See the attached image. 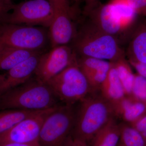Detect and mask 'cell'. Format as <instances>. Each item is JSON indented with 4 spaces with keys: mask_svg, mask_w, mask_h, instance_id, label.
Returning <instances> with one entry per match:
<instances>
[{
    "mask_svg": "<svg viewBox=\"0 0 146 146\" xmlns=\"http://www.w3.org/2000/svg\"><path fill=\"white\" fill-rule=\"evenodd\" d=\"M58 100L46 83L33 77L28 81L0 95V110L40 111L59 105Z\"/></svg>",
    "mask_w": 146,
    "mask_h": 146,
    "instance_id": "cell-1",
    "label": "cell"
},
{
    "mask_svg": "<svg viewBox=\"0 0 146 146\" xmlns=\"http://www.w3.org/2000/svg\"><path fill=\"white\" fill-rule=\"evenodd\" d=\"M80 102L72 136L91 144L97 133L114 119V108L101 95L88 96Z\"/></svg>",
    "mask_w": 146,
    "mask_h": 146,
    "instance_id": "cell-2",
    "label": "cell"
},
{
    "mask_svg": "<svg viewBox=\"0 0 146 146\" xmlns=\"http://www.w3.org/2000/svg\"><path fill=\"white\" fill-rule=\"evenodd\" d=\"M72 43L77 56L95 58L110 62L125 58L120 40L99 29L90 22L78 31Z\"/></svg>",
    "mask_w": 146,
    "mask_h": 146,
    "instance_id": "cell-3",
    "label": "cell"
},
{
    "mask_svg": "<svg viewBox=\"0 0 146 146\" xmlns=\"http://www.w3.org/2000/svg\"><path fill=\"white\" fill-rule=\"evenodd\" d=\"M49 43L46 28L9 23L0 25V52L13 49L44 52Z\"/></svg>",
    "mask_w": 146,
    "mask_h": 146,
    "instance_id": "cell-4",
    "label": "cell"
},
{
    "mask_svg": "<svg viewBox=\"0 0 146 146\" xmlns=\"http://www.w3.org/2000/svg\"><path fill=\"white\" fill-rule=\"evenodd\" d=\"M58 100L73 105L80 102L91 93L86 77L78 63V56L61 72L46 83Z\"/></svg>",
    "mask_w": 146,
    "mask_h": 146,
    "instance_id": "cell-5",
    "label": "cell"
},
{
    "mask_svg": "<svg viewBox=\"0 0 146 146\" xmlns=\"http://www.w3.org/2000/svg\"><path fill=\"white\" fill-rule=\"evenodd\" d=\"M76 110L71 105H58L44 120L39 143L42 146H65L72 136Z\"/></svg>",
    "mask_w": 146,
    "mask_h": 146,
    "instance_id": "cell-6",
    "label": "cell"
},
{
    "mask_svg": "<svg viewBox=\"0 0 146 146\" xmlns=\"http://www.w3.org/2000/svg\"><path fill=\"white\" fill-rule=\"evenodd\" d=\"M53 17V7L48 0H29L14 4L5 23L49 28Z\"/></svg>",
    "mask_w": 146,
    "mask_h": 146,
    "instance_id": "cell-7",
    "label": "cell"
},
{
    "mask_svg": "<svg viewBox=\"0 0 146 146\" xmlns=\"http://www.w3.org/2000/svg\"><path fill=\"white\" fill-rule=\"evenodd\" d=\"M50 2L54 9L53 18L48 28L51 48L69 45L78 31L73 21L69 0H54Z\"/></svg>",
    "mask_w": 146,
    "mask_h": 146,
    "instance_id": "cell-8",
    "label": "cell"
},
{
    "mask_svg": "<svg viewBox=\"0 0 146 146\" xmlns=\"http://www.w3.org/2000/svg\"><path fill=\"white\" fill-rule=\"evenodd\" d=\"M77 57L72 48L69 45L52 48L49 51L41 55L35 77L46 83L68 67Z\"/></svg>",
    "mask_w": 146,
    "mask_h": 146,
    "instance_id": "cell-9",
    "label": "cell"
},
{
    "mask_svg": "<svg viewBox=\"0 0 146 146\" xmlns=\"http://www.w3.org/2000/svg\"><path fill=\"white\" fill-rule=\"evenodd\" d=\"M56 107L43 110L18 123L8 131L0 135V145L39 142V133L44 120Z\"/></svg>",
    "mask_w": 146,
    "mask_h": 146,
    "instance_id": "cell-10",
    "label": "cell"
},
{
    "mask_svg": "<svg viewBox=\"0 0 146 146\" xmlns=\"http://www.w3.org/2000/svg\"><path fill=\"white\" fill-rule=\"evenodd\" d=\"M36 53L27 59L0 74V95L28 81L35 75L40 56Z\"/></svg>",
    "mask_w": 146,
    "mask_h": 146,
    "instance_id": "cell-11",
    "label": "cell"
},
{
    "mask_svg": "<svg viewBox=\"0 0 146 146\" xmlns=\"http://www.w3.org/2000/svg\"><path fill=\"white\" fill-rule=\"evenodd\" d=\"M90 18V23L96 27L120 40L125 32L113 16L108 4L98 3L85 10Z\"/></svg>",
    "mask_w": 146,
    "mask_h": 146,
    "instance_id": "cell-12",
    "label": "cell"
},
{
    "mask_svg": "<svg viewBox=\"0 0 146 146\" xmlns=\"http://www.w3.org/2000/svg\"><path fill=\"white\" fill-rule=\"evenodd\" d=\"M112 104L115 116L120 117L129 124L146 114L145 103L137 100L132 97L126 96Z\"/></svg>",
    "mask_w": 146,
    "mask_h": 146,
    "instance_id": "cell-13",
    "label": "cell"
},
{
    "mask_svg": "<svg viewBox=\"0 0 146 146\" xmlns=\"http://www.w3.org/2000/svg\"><path fill=\"white\" fill-rule=\"evenodd\" d=\"M100 90L101 95L112 104L115 103L126 97L122 84L112 63Z\"/></svg>",
    "mask_w": 146,
    "mask_h": 146,
    "instance_id": "cell-14",
    "label": "cell"
},
{
    "mask_svg": "<svg viewBox=\"0 0 146 146\" xmlns=\"http://www.w3.org/2000/svg\"><path fill=\"white\" fill-rule=\"evenodd\" d=\"M108 3L113 16L126 32L133 25L137 16L129 0H110Z\"/></svg>",
    "mask_w": 146,
    "mask_h": 146,
    "instance_id": "cell-15",
    "label": "cell"
},
{
    "mask_svg": "<svg viewBox=\"0 0 146 146\" xmlns=\"http://www.w3.org/2000/svg\"><path fill=\"white\" fill-rule=\"evenodd\" d=\"M129 61L146 63V24L140 25L133 33L127 50Z\"/></svg>",
    "mask_w": 146,
    "mask_h": 146,
    "instance_id": "cell-16",
    "label": "cell"
},
{
    "mask_svg": "<svg viewBox=\"0 0 146 146\" xmlns=\"http://www.w3.org/2000/svg\"><path fill=\"white\" fill-rule=\"evenodd\" d=\"M120 136V124L112 119L97 133L91 146H117Z\"/></svg>",
    "mask_w": 146,
    "mask_h": 146,
    "instance_id": "cell-17",
    "label": "cell"
},
{
    "mask_svg": "<svg viewBox=\"0 0 146 146\" xmlns=\"http://www.w3.org/2000/svg\"><path fill=\"white\" fill-rule=\"evenodd\" d=\"M42 111L19 109L1 110L0 111V135L8 131L21 121Z\"/></svg>",
    "mask_w": 146,
    "mask_h": 146,
    "instance_id": "cell-18",
    "label": "cell"
},
{
    "mask_svg": "<svg viewBox=\"0 0 146 146\" xmlns=\"http://www.w3.org/2000/svg\"><path fill=\"white\" fill-rule=\"evenodd\" d=\"M21 50H9L0 52V70L7 71L36 53Z\"/></svg>",
    "mask_w": 146,
    "mask_h": 146,
    "instance_id": "cell-19",
    "label": "cell"
},
{
    "mask_svg": "<svg viewBox=\"0 0 146 146\" xmlns=\"http://www.w3.org/2000/svg\"><path fill=\"white\" fill-rule=\"evenodd\" d=\"M112 63L117 73L126 96H131L135 74L132 72L130 64L125 58Z\"/></svg>",
    "mask_w": 146,
    "mask_h": 146,
    "instance_id": "cell-20",
    "label": "cell"
},
{
    "mask_svg": "<svg viewBox=\"0 0 146 146\" xmlns=\"http://www.w3.org/2000/svg\"><path fill=\"white\" fill-rule=\"evenodd\" d=\"M120 136L117 146H146L145 141L129 124H120Z\"/></svg>",
    "mask_w": 146,
    "mask_h": 146,
    "instance_id": "cell-21",
    "label": "cell"
},
{
    "mask_svg": "<svg viewBox=\"0 0 146 146\" xmlns=\"http://www.w3.org/2000/svg\"><path fill=\"white\" fill-rule=\"evenodd\" d=\"M78 63L84 74L99 71H108L112 65V63L107 60L82 56H78Z\"/></svg>",
    "mask_w": 146,
    "mask_h": 146,
    "instance_id": "cell-22",
    "label": "cell"
},
{
    "mask_svg": "<svg viewBox=\"0 0 146 146\" xmlns=\"http://www.w3.org/2000/svg\"><path fill=\"white\" fill-rule=\"evenodd\" d=\"M131 97L139 101H146V79L138 74H135Z\"/></svg>",
    "mask_w": 146,
    "mask_h": 146,
    "instance_id": "cell-23",
    "label": "cell"
},
{
    "mask_svg": "<svg viewBox=\"0 0 146 146\" xmlns=\"http://www.w3.org/2000/svg\"><path fill=\"white\" fill-rule=\"evenodd\" d=\"M109 71H99L84 74L86 77L92 91L100 90Z\"/></svg>",
    "mask_w": 146,
    "mask_h": 146,
    "instance_id": "cell-24",
    "label": "cell"
},
{
    "mask_svg": "<svg viewBox=\"0 0 146 146\" xmlns=\"http://www.w3.org/2000/svg\"><path fill=\"white\" fill-rule=\"evenodd\" d=\"M14 4L12 0H0V25L5 23L6 20Z\"/></svg>",
    "mask_w": 146,
    "mask_h": 146,
    "instance_id": "cell-25",
    "label": "cell"
},
{
    "mask_svg": "<svg viewBox=\"0 0 146 146\" xmlns=\"http://www.w3.org/2000/svg\"><path fill=\"white\" fill-rule=\"evenodd\" d=\"M129 125L141 134L146 143V114Z\"/></svg>",
    "mask_w": 146,
    "mask_h": 146,
    "instance_id": "cell-26",
    "label": "cell"
},
{
    "mask_svg": "<svg viewBox=\"0 0 146 146\" xmlns=\"http://www.w3.org/2000/svg\"><path fill=\"white\" fill-rule=\"evenodd\" d=\"M137 15L146 17V0H129Z\"/></svg>",
    "mask_w": 146,
    "mask_h": 146,
    "instance_id": "cell-27",
    "label": "cell"
},
{
    "mask_svg": "<svg viewBox=\"0 0 146 146\" xmlns=\"http://www.w3.org/2000/svg\"><path fill=\"white\" fill-rule=\"evenodd\" d=\"M131 66L137 72V74L146 79V63L129 61Z\"/></svg>",
    "mask_w": 146,
    "mask_h": 146,
    "instance_id": "cell-28",
    "label": "cell"
},
{
    "mask_svg": "<svg viewBox=\"0 0 146 146\" xmlns=\"http://www.w3.org/2000/svg\"><path fill=\"white\" fill-rule=\"evenodd\" d=\"M65 146H91V145L86 141L73 138L71 136Z\"/></svg>",
    "mask_w": 146,
    "mask_h": 146,
    "instance_id": "cell-29",
    "label": "cell"
},
{
    "mask_svg": "<svg viewBox=\"0 0 146 146\" xmlns=\"http://www.w3.org/2000/svg\"><path fill=\"white\" fill-rule=\"evenodd\" d=\"M0 146H42L40 145L39 142L31 143L17 144L6 143L0 145Z\"/></svg>",
    "mask_w": 146,
    "mask_h": 146,
    "instance_id": "cell-30",
    "label": "cell"
},
{
    "mask_svg": "<svg viewBox=\"0 0 146 146\" xmlns=\"http://www.w3.org/2000/svg\"><path fill=\"white\" fill-rule=\"evenodd\" d=\"M86 3L85 9L91 8L92 6L99 3L100 0H84Z\"/></svg>",
    "mask_w": 146,
    "mask_h": 146,
    "instance_id": "cell-31",
    "label": "cell"
},
{
    "mask_svg": "<svg viewBox=\"0 0 146 146\" xmlns=\"http://www.w3.org/2000/svg\"><path fill=\"white\" fill-rule=\"evenodd\" d=\"M75 1H81V0H75Z\"/></svg>",
    "mask_w": 146,
    "mask_h": 146,
    "instance_id": "cell-32",
    "label": "cell"
},
{
    "mask_svg": "<svg viewBox=\"0 0 146 146\" xmlns=\"http://www.w3.org/2000/svg\"><path fill=\"white\" fill-rule=\"evenodd\" d=\"M48 1H53V0H48Z\"/></svg>",
    "mask_w": 146,
    "mask_h": 146,
    "instance_id": "cell-33",
    "label": "cell"
},
{
    "mask_svg": "<svg viewBox=\"0 0 146 146\" xmlns=\"http://www.w3.org/2000/svg\"><path fill=\"white\" fill-rule=\"evenodd\" d=\"M145 104L146 106V101L145 102Z\"/></svg>",
    "mask_w": 146,
    "mask_h": 146,
    "instance_id": "cell-34",
    "label": "cell"
}]
</instances>
